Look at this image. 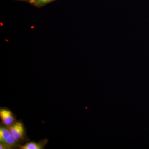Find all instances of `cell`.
Wrapping results in <instances>:
<instances>
[{
    "instance_id": "obj_3",
    "label": "cell",
    "mask_w": 149,
    "mask_h": 149,
    "mask_svg": "<svg viewBox=\"0 0 149 149\" xmlns=\"http://www.w3.org/2000/svg\"><path fill=\"white\" fill-rule=\"evenodd\" d=\"M0 117L3 123L7 126H11L14 123L15 120L12 112L6 109H1Z\"/></svg>"
},
{
    "instance_id": "obj_1",
    "label": "cell",
    "mask_w": 149,
    "mask_h": 149,
    "mask_svg": "<svg viewBox=\"0 0 149 149\" xmlns=\"http://www.w3.org/2000/svg\"><path fill=\"white\" fill-rule=\"evenodd\" d=\"M0 141L1 143L6 145L9 148L15 146L18 141L9 129L3 127L0 128Z\"/></svg>"
},
{
    "instance_id": "obj_6",
    "label": "cell",
    "mask_w": 149,
    "mask_h": 149,
    "mask_svg": "<svg viewBox=\"0 0 149 149\" xmlns=\"http://www.w3.org/2000/svg\"><path fill=\"white\" fill-rule=\"evenodd\" d=\"M10 148L8 146L6 145H5V144L1 143V145H0V149H6Z\"/></svg>"
},
{
    "instance_id": "obj_5",
    "label": "cell",
    "mask_w": 149,
    "mask_h": 149,
    "mask_svg": "<svg viewBox=\"0 0 149 149\" xmlns=\"http://www.w3.org/2000/svg\"><path fill=\"white\" fill-rule=\"evenodd\" d=\"M56 0H31L29 3L37 8H42Z\"/></svg>"
},
{
    "instance_id": "obj_4",
    "label": "cell",
    "mask_w": 149,
    "mask_h": 149,
    "mask_svg": "<svg viewBox=\"0 0 149 149\" xmlns=\"http://www.w3.org/2000/svg\"><path fill=\"white\" fill-rule=\"evenodd\" d=\"M46 141L41 143H37L31 142L27 143L23 146H19V148L21 149H41L44 148Z\"/></svg>"
},
{
    "instance_id": "obj_7",
    "label": "cell",
    "mask_w": 149,
    "mask_h": 149,
    "mask_svg": "<svg viewBox=\"0 0 149 149\" xmlns=\"http://www.w3.org/2000/svg\"><path fill=\"white\" fill-rule=\"evenodd\" d=\"M18 1H22L26 2L29 3L31 0H18Z\"/></svg>"
},
{
    "instance_id": "obj_2",
    "label": "cell",
    "mask_w": 149,
    "mask_h": 149,
    "mask_svg": "<svg viewBox=\"0 0 149 149\" xmlns=\"http://www.w3.org/2000/svg\"><path fill=\"white\" fill-rule=\"evenodd\" d=\"M9 129L17 141L22 140L24 138L25 129L24 125L21 122H15L10 126Z\"/></svg>"
}]
</instances>
